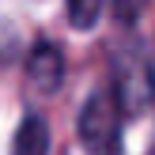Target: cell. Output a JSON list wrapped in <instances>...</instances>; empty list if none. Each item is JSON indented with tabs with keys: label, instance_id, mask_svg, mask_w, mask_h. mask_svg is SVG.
Instances as JSON below:
<instances>
[{
	"label": "cell",
	"instance_id": "1",
	"mask_svg": "<svg viewBox=\"0 0 155 155\" xmlns=\"http://www.w3.org/2000/svg\"><path fill=\"white\" fill-rule=\"evenodd\" d=\"M121 110L117 95L95 91L80 110V144L91 155H117L121 151Z\"/></svg>",
	"mask_w": 155,
	"mask_h": 155
},
{
	"label": "cell",
	"instance_id": "2",
	"mask_svg": "<svg viewBox=\"0 0 155 155\" xmlns=\"http://www.w3.org/2000/svg\"><path fill=\"white\" fill-rule=\"evenodd\" d=\"M114 95H117L125 117H136L155 102V68L148 57H125L117 61V76H114Z\"/></svg>",
	"mask_w": 155,
	"mask_h": 155
},
{
	"label": "cell",
	"instance_id": "3",
	"mask_svg": "<svg viewBox=\"0 0 155 155\" xmlns=\"http://www.w3.org/2000/svg\"><path fill=\"white\" fill-rule=\"evenodd\" d=\"M27 80L34 91L42 95H53V91L64 83V53L53 42H38L27 57Z\"/></svg>",
	"mask_w": 155,
	"mask_h": 155
},
{
	"label": "cell",
	"instance_id": "4",
	"mask_svg": "<svg viewBox=\"0 0 155 155\" xmlns=\"http://www.w3.org/2000/svg\"><path fill=\"white\" fill-rule=\"evenodd\" d=\"M12 155H49V125L38 114H27L15 129Z\"/></svg>",
	"mask_w": 155,
	"mask_h": 155
},
{
	"label": "cell",
	"instance_id": "5",
	"mask_svg": "<svg viewBox=\"0 0 155 155\" xmlns=\"http://www.w3.org/2000/svg\"><path fill=\"white\" fill-rule=\"evenodd\" d=\"M102 15V0H68V23L76 30H91Z\"/></svg>",
	"mask_w": 155,
	"mask_h": 155
},
{
	"label": "cell",
	"instance_id": "6",
	"mask_svg": "<svg viewBox=\"0 0 155 155\" xmlns=\"http://www.w3.org/2000/svg\"><path fill=\"white\" fill-rule=\"evenodd\" d=\"M148 4L151 0H114V19L121 23V27H136V23H140V15L148 12Z\"/></svg>",
	"mask_w": 155,
	"mask_h": 155
}]
</instances>
